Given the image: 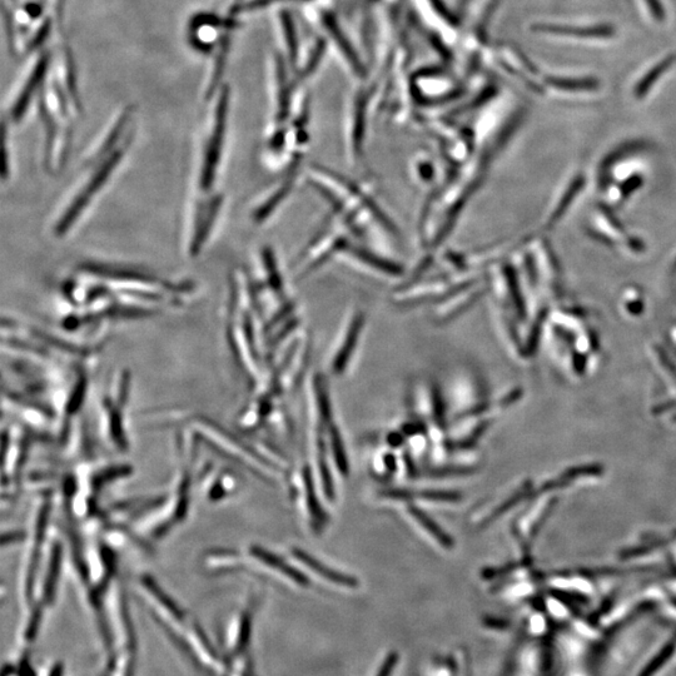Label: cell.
I'll use <instances>...</instances> for the list:
<instances>
[{
	"instance_id": "1",
	"label": "cell",
	"mask_w": 676,
	"mask_h": 676,
	"mask_svg": "<svg viewBox=\"0 0 676 676\" xmlns=\"http://www.w3.org/2000/svg\"><path fill=\"white\" fill-rule=\"evenodd\" d=\"M306 177L310 186L330 205L337 220L349 228L352 236L367 240L370 230H380L386 236L400 237L394 220L356 182L320 164L308 166Z\"/></svg>"
},
{
	"instance_id": "2",
	"label": "cell",
	"mask_w": 676,
	"mask_h": 676,
	"mask_svg": "<svg viewBox=\"0 0 676 676\" xmlns=\"http://www.w3.org/2000/svg\"><path fill=\"white\" fill-rule=\"evenodd\" d=\"M131 141L128 138L111 152L84 159L83 167L86 168V173H84L83 180L74 187L72 195H69L62 210L58 212L52 227L54 235L59 238L66 237L81 222L82 217L86 215L96 198L112 180L118 167L121 166Z\"/></svg>"
},
{
	"instance_id": "3",
	"label": "cell",
	"mask_w": 676,
	"mask_h": 676,
	"mask_svg": "<svg viewBox=\"0 0 676 676\" xmlns=\"http://www.w3.org/2000/svg\"><path fill=\"white\" fill-rule=\"evenodd\" d=\"M350 236L352 233L349 228L338 220L332 223V226L327 225L323 228L298 258L295 271L297 280L310 276L331 258L340 256L349 246Z\"/></svg>"
},
{
	"instance_id": "4",
	"label": "cell",
	"mask_w": 676,
	"mask_h": 676,
	"mask_svg": "<svg viewBox=\"0 0 676 676\" xmlns=\"http://www.w3.org/2000/svg\"><path fill=\"white\" fill-rule=\"evenodd\" d=\"M337 258H341L355 270L367 273L370 276L385 278V280H400L406 275V268L402 263L370 250V248L357 246L352 241Z\"/></svg>"
},
{
	"instance_id": "5",
	"label": "cell",
	"mask_w": 676,
	"mask_h": 676,
	"mask_svg": "<svg viewBox=\"0 0 676 676\" xmlns=\"http://www.w3.org/2000/svg\"><path fill=\"white\" fill-rule=\"evenodd\" d=\"M344 321L331 364L332 372L337 376L344 374L352 356L355 355L362 333L365 331L367 322L366 313L361 308H354V310L347 313Z\"/></svg>"
},
{
	"instance_id": "6",
	"label": "cell",
	"mask_w": 676,
	"mask_h": 676,
	"mask_svg": "<svg viewBox=\"0 0 676 676\" xmlns=\"http://www.w3.org/2000/svg\"><path fill=\"white\" fill-rule=\"evenodd\" d=\"M297 175V168L290 169V171L286 172L283 180L278 182L277 185L273 186L270 192H267L266 195L263 196L262 200L257 203L255 208H253V222L257 223V225H263V223L270 220V217L275 215L278 208H280L283 203L287 201V198L290 197L293 187L296 185Z\"/></svg>"
},
{
	"instance_id": "7",
	"label": "cell",
	"mask_w": 676,
	"mask_h": 676,
	"mask_svg": "<svg viewBox=\"0 0 676 676\" xmlns=\"http://www.w3.org/2000/svg\"><path fill=\"white\" fill-rule=\"evenodd\" d=\"M484 291L485 287H482L480 282L464 288V290L457 291L454 295L437 303L434 311V320L439 323L454 320V318L459 317L462 313L469 310V308L479 300Z\"/></svg>"
},
{
	"instance_id": "8",
	"label": "cell",
	"mask_w": 676,
	"mask_h": 676,
	"mask_svg": "<svg viewBox=\"0 0 676 676\" xmlns=\"http://www.w3.org/2000/svg\"><path fill=\"white\" fill-rule=\"evenodd\" d=\"M594 225L600 236H603L609 242L623 243L626 250L634 255H640L644 252L643 242L636 238L628 236L623 225L615 220L610 213L599 210L594 217Z\"/></svg>"
},
{
	"instance_id": "9",
	"label": "cell",
	"mask_w": 676,
	"mask_h": 676,
	"mask_svg": "<svg viewBox=\"0 0 676 676\" xmlns=\"http://www.w3.org/2000/svg\"><path fill=\"white\" fill-rule=\"evenodd\" d=\"M536 32L553 34V36L575 37L584 39H608L615 36V28L609 24L599 26H561V24H539L534 27Z\"/></svg>"
},
{
	"instance_id": "10",
	"label": "cell",
	"mask_w": 676,
	"mask_h": 676,
	"mask_svg": "<svg viewBox=\"0 0 676 676\" xmlns=\"http://www.w3.org/2000/svg\"><path fill=\"white\" fill-rule=\"evenodd\" d=\"M293 555H295L303 565L307 566L308 569H311L313 573L330 581L332 584L345 586V588H355V586L359 585V581H357L354 576L338 573L337 570L321 563L320 560L313 558L312 555L305 553L303 550L295 549L293 550Z\"/></svg>"
},
{
	"instance_id": "11",
	"label": "cell",
	"mask_w": 676,
	"mask_h": 676,
	"mask_svg": "<svg viewBox=\"0 0 676 676\" xmlns=\"http://www.w3.org/2000/svg\"><path fill=\"white\" fill-rule=\"evenodd\" d=\"M47 64V58H42L41 61L38 62L36 68H34L31 78L24 84L22 93L19 94L16 103H14L12 107L11 117L13 122L21 121L24 114L27 113L29 103H31L39 84L43 81L44 74H46Z\"/></svg>"
},
{
	"instance_id": "12",
	"label": "cell",
	"mask_w": 676,
	"mask_h": 676,
	"mask_svg": "<svg viewBox=\"0 0 676 676\" xmlns=\"http://www.w3.org/2000/svg\"><path fill=\"white\" fill-rule=\"evenodd\" d=\"M252 554L253 556H256L258 560L262 561L263 564H266L267 566H270V568L277 570L278 573L287 576L288 579L295 581L296 584L300 586L310 585V581H308L306 575H303L301 571L293 568L292 565L287 564L280 556L272 554L270 551L262 548H253Z\"/></svg>"
},
{
	"instance_id": "13",
	"label": "cell",
	"mask_w": 676,
	"mask_h": 676,
	"mask_svg": "<svg viewBox=\"0 0 676 676\" xmlns=\"http://www.w3.org/2000/svg\"><path fill=\"white\" fill-rule=\"evenodd\" d=\"M675 63L676 57L674 54H670V56H666L665 58L661 59L659 63H656L648 73L644 74V77L640 79L638 84H636L634 88L635 97L638 99H643L644 97L648 96L651 89H653L656 84H658L659 79L663 78L665 74L675 66Z\"/></svg>"
},
{
	"instance_id": "14",
	"label": "cell",
	"mask_w": 676,
	"mask_h": 676,
	"mask_svg": "<svg viewBox=\"0 0 676 676\" xmlns=\"http://www.w3.org/2000/svg\"><path fill=\"white\" fill-rule=\"evenodd\" d=\"M544 84L564 93H590L600 88V83L595 78L545 77Z\"/></svg>"
},
{
	"instance_id": "15",
	"label": "cell",
	"mask_w": 676,
	"mask_h": 676,
	"mask_svg": "<svg viewBox=\"0 0 676 676\" xmlns=\"http://www.w3.org/2000/svg\"><path fill=\"white\" fill-rule=\"evenodd\" d=\"M407 511H409V514L412 516V518H414L417 523H419L422 528L427 531V534H430L432 538H434L437 543L442 546V548H454V539H452L449 534H446L445 530L442 529L434 519L430 518V516L427 515L424 510H421L420 507L415 505H410L407 507Z\"/></svg>"
},
{
	"instance_id": "16",
	"label": "cell",
	"mask_w": 676,
	"mask_h": 676,
	"mask_svg": "<svg viewBox=\"0 0 676 676\" xmlns=\"http://www.w3.org/2000/svg\"><path fill=\"white\" fill-rule=\"evenodd\" d=\"M584 183L585 180L583 176L575 177L573 182H570V185L566 187L563 196L559 198L558 203H555L553 212H550L548 218H546V228L555 226L556 223L559 222L560 218L565 215L566 210H568L571 203L574 202L576 196H578L580 191L583 190Z\"/></svg>"
},
{
	"instance_id": "17",
	"label": "cell",
	"mask_w": 676,
	"mask_h": 676,
	"mask_svg": "<svg viewBox=\"0 0 676 676\" xmlns=\"http://www.w3.org/2000/svg\"><path fill=\"white\" fill-rule=\"evenodd\" d=\"M303 475V484H305L306 490V501L308 510L313 519V523H316L320 526L326 523V515L323 513L322 506L317 500V495L315 491V486H313L312 474L310 467H305L302 472Z\"/></svg>"
},
{
	"instance_id": "18",
	"label": "cell",
	"mask_w": 676,
	"mask_h": 676,
	"mask_svg": "<svg viewBox=\"0 0 676 676\" xmlns=\"http://www.w3.org/2000/svg\"><path fill=\"white\" fill-rule=\"evenodd\" d=\"M412 169H414V178L419 185L431 186L434 183L436 168L434 162L430 161V159L424 157L415 159Z\"/></svg>"
},
{
	"instance_id": "19",
	"label": "cell",
	"mask_w": 676,
	"mask_h": 676,
	"mask_svg": "<svg viewBox=\"0 0 676 676\" xmlns=\"http://www.w3.org/2000/svg\"><path fill=\"white\" fill-rule=\"evenodd\" d=\"M330 439L337 469L340 470L342 475L346 476L350 471L349 461H347L346 450L344 444H342L340 432H338L336 427H331Z\"/></svg>"
},
{
	"instance_id": "20",
	"label": "cell",
	"mask_w": 676,
	"mask_h": 676,
	"mask_svg": "<svg viewBox=\"0 0 676 676\" xmlns=\"http://www.w3.org/2000/svg\"><path fill=\"white\" fill-rule=\"evenodd\" d=\"M315 391H316V400L318 404V409H320V414L322 416L323 422H330L331 420V407L330 401H328V394L325 385V380L321 375L315 377Z\"/></svg>"
},
{
	"instance_id": "21",
	"label": "cell",
	"mask_w": 676,
	"mask_h": 676,
	"mask_svg": "<svg viewBox=\"0 0 676 676\" xmlns=\"http://www.w3.org/2000/svg\"><path fill=\"white\" fill-rule=\"evenodd\" d=\"M422 499L436 502H459L462 495L456 491L447 490H425L419 494Z\"/></svg>"
},
{
	"instance_id": "22",
	"label": "cell",
	"mask_w": 676,
	"mask_h": 676,
	"mask_svg": "<svg viewBox=\"0 0 676 676\" xmlns=\"http://www.w3.org/2000/svg\"><path fill=\"white\" fill-rule=\"evenodd\" d=\"M320 474L322 477L323 490H325L326 496L328 499H335V487H333L331 472L328 470L325 456H323V450L322 456H320Z\"/></svg>"
},
{
	"instance_id": "23",
	"label": "cell",
	"mask_w": 676,
	"mask_h": 676,
	"mask_svg": "<svg viewBox=\"0 0 676 676\" xmlns=\"http://www.w3.org/2000/svg\"><path fill=\"white\" fill-rule=\"evenodd\" d=\"M432 401H434V417L435 422L440 427L445 426V407L444 400H442V395L437 387H434L432 390Z\"/></svg>"
},
{
	"instance_id": "24",
	"label": "cell",
	"mask_w": 676,
	"mask_h": 676,
	"mask_svg": "<svg viewBox=\"0 0 676 676\" xmlns=\"http://www.w3.org/2000/svg\"><path fill=\"white\" fill-rule=\"evenodd\" d=\"M646 8L649 9L650 16L655 22L663 23L666 18L665 8L660 0H644Z\"/></svg>"
},
{
	"instance_id": "25",
	"label": "cell",
	"mask_w": 676,
	"mask_h": 676,
	"mask_svg": "<svg viewBox=\"0 0 676 676\" xmlns=\"http://www.w3.org/2000/svg\"><path fill=\"white\" fill-rule=\"evenodd\" d=\"M426 430V427L422 424H414V422H411V424L406 425L404 427V430H402V434L405 435H419L421 432H424Z\"/></svg>"
},
{
	"instance_id": "26",
	"label": "cell",
	"mask_w": 676,
	"mask_h": 676,
	"mask_svg": "<svg viewBox=\"0 0 676 676\" xmlns=\"http://www.w3.org/2000/svg\"><path fill=\"white\" fill-rule=\"evenodd\" d=\"M63 670L62 666L58 664H54L52 666H49L46 670L43 671L42 676H62Z\"/></svg>"
},
{
	"instance_id": "27",
	"label": "cell",
	"mask_w": 676,
	"mask_h": 676,
	"mask_svg": "<svg viewBox=\"0 0 676 676\" xmlns=\"http://www.w3.org/2000/svg\"><path fill=\"white\" fill-rule=\"evenodd\" d=\"M3 676H29L24 673V670L21 668H14V666H9L7 670H4Z\"/></svg>"
},
{
	"instance_id": "28",
	"label": "cell",
	"mask_w": 676,
	"mask_h": 676,
	"mask_svg": "<svg viewBox=\"0 0 676 676\" xmlns=\"http://www.w3.org/2000/svg\"><path fill=\"white\" fill-rule=\"evenodd\" d=\"M389 444L395 447L400 446L402 444V434H391Z\"/></svg>"
}]
</instances>
